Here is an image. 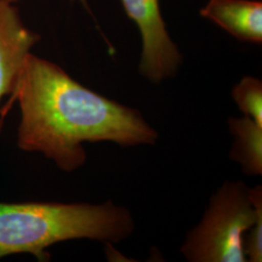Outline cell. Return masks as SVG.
<instances>
[{"instance_id":"277c9868","label":"cell","mask_w":262,"mask_h":262,"mask_svg":"<svg viewBox=\"0 0 262 262\" xmlns=\"http://www.w3.org/2000/svg\"><path fill=\"white\" fill-rule=\"evenodd\" d=\"M126 16L140 32L139 72L151 83L159 84L178 72L183 56L169 35L162 18L159 0H121Z\"/></svg>"},{"instance_id":"6da1fadb","label":"cell","mask_w":262,"mask_h":262,"mask_svg":"<svg viewBox=\"0 0 262 262\" xmlns=\"http://www.w3.org/2000/svg\"><path fill=\"white\" fill-rule=\"evenodd\" d=\"M15 102L20 111L18 147L43 154L64 172L85 163V142L134 147L159 139L138 110L85 88L60 66L31 53L8 102L0 109L3 120Z\"/></svg>"},{"instance_id":"52a82bcc","label":"cell","mask_w":262,"mask_h":262,"mask_svg":"<svg viewBox=\"0 0 262 262\" xmlns=\"http://www.w3.org/2000/svg\"><path fill=\"white\" fill-rule=\"evenodd\" d=\"M229 130L234 137L231 159L239 162L244 173L262 174V125L244 116L228 120Z\"/></svg>"},{"instance_id":"3957f363","label":"cell","mask_w":262,"mask_h":262,"mask_svg":"<svg viewBox=\"0 0 262 262\" xmlns=\"http://www.w3.org/2000/svg\"><path fill=\"white\" fill-rule=\"evenodd\" d=\"M260 211L261 186L249 188L239 181L225 182L180 252L189 262L248 261L244 237Z\"/></svg>"},{"instance_id":"7a4b0ae2","label":"cell","mask_w":262,"mask_h":262,"mask_svg":"<svg viewBox=\"0 0 262 262\" xmlns=\"http://www.w3.org/2000/svg\"><path fill=\"white\" fill-rule=\"evenodd\" d=\"M135 228L130 212L112 201L101 204L0 202V258L29 253L49 261L47 249L74 239L119 243Z\"/></svg>"},{"instance_id":"ba28073f","label":"cell","mask_w":262,"mask_h":262,"mask_svg":"<svg viewBox=\"0 0 262 262\" xmlns=\"http://www.w3.org/2000/svg\"><path fill=\"white\" fill-rule=\"evenodd\" d=\"M231 95L246 117L262 125V82L259 79L244 77L233 88Z\"/></svg>"},{"instance_id":"5b68a950","label":"cell","mask_w":262,"mask_h":262,"mask_svg":"<svg viewBox=\"0 0 262 262\" xmlns=\"http://www.w3.org/2000/svg\"><path fill=\"white\" fill-rule=\"evenodd\" d=\"M39 40L37 33L24 25L13 2L0 0V104L14 92L27 57ZM3 123L0 116V134Z\"/></svg>"},{"instance_id":"30bf717a","label":"cell","mask_w":262,"mask_h":262,"mask_svg":"<svg viewBox=\"0 0 262 262\" xmlns=\"http://www.w3.org/2000/svg\"><path fill=\"white\" fill-rule=\"evenodd\" d=\"M8 1H10V2H13V3H14V2H15V1H17V0H8Z\"/></svg>"},{"instance_id":"8992f818","label":"cell","mask_w":262,"mask_h":262,"mask_svg":"<svg viewBox=\"0 0 262 262\" xmlns=\"http://www.w3.org/2000/svg\"><path fill=\"white\" fill-rule=\"evenodd\" d=\"M200 16L240 41L262 42L261 1L209 0L200 10Z\"/></svg>"},{"instance_id":"9c48e42d","label":"cell","mask_w":262,"mask_h":262,"mask_svg":"<svg viewBox=\"0 0 262 262\" xmlns=\"http://www.w3.org/2000/svg\"><path fill=\"white\" fill-rule=\"evenodd\" d=\"M83 4H84V6H86V0H80Z\"/></svg>"}]
</instances>
